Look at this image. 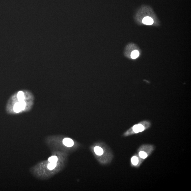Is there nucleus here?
I'll return each instance as SVG.
<instances>
[{
	"instance_id": "nucleus-3",
	"label": "nucleus",
	"mask_w": 191,
	"mask_h": 191,
	"mask_svg": "<svg viewBox=\"0 0 191 191\" xmlns=\"http://www.w3.org/2000/svg\"><path fill=\"white\" fill-rule=\"evenodd\" d=\"M154 149L153 145L151 144H143L137 150L138 154H136L139 158V167L145 159L150 155Z\"/></svg>"
},
{
	"instance_id": "nucleus-8",
	"label": "nucleus",
	"mask_w": 191,
	"mask_h": 191,
	"mask_svg": "<svg viewBox=\"0 0 191 191\" xmlns=\"http://www.w3.org/2000/svg\"><path fill=\"white\" fill-rule=\"evenodd\" d=\"M140 55L139 52L137 50H134L130 54V56L131 59H135L139 57Z\"/></svg>"
},
{
	"instance_id": "nucleus-2",
	"label": "nucleus",
	"mask_w": 191,
	"mask_h": 191,
	"mask_svg": "<svg viewBox=\"0 0 191 191\" xmlns=\"http://www.w3.org/2000/svg\"><path fill=\"white\" fill-rule=\"evenodd\" d=\"M65 156L63 154L58 162L52 161L49 158L47 160L41 161L31 167L30 172L38 179H49L62 169L64 165Z\"/></svg>"
},
{
	"instance_id": "nucleus-4",
	"label": "nucleus",
	"mask_w": 191,
	"mask_h": 191,
	"mask_svg": "<svg viewBox=\"0 0 191 191\" xmlns=\"http://www.w3.org/2000/svg\"><path fill=\"white\" fill-rule=\"evenodd\" d=\"M151 124L150 122L147 121H144L135 125L132 127L129 130H127L124 134V136H128L129 135L137 134L142 132L144 130H147L150 127Z\"/></svg>"
},
{
	"instance_id": "nucleus-6",
	"label": "nucleus",
	"mask_w": 191,
	"mask_h": 191,
	"mask_svg": "<svg viewBox=\"0 0 191 191\" xmlns=\"http://www.w3.org/2000/svg\"><path fill=\"white\" fill-rule=\"evenodd\" d=\"M142 23L146 25H150L153 24L154 23V21L153 18L147 16L143 18L142 20Z\"/></svg>"
},
{
	"instance_id": "nucleus-1",
	"label": "nucleus",
	"mask_w": 191,
	"mask_h": 191,
	"mask_svg": "<svg viewBox=\"0 0 191 191\" xmlns=\"http://www.w3.org/2000/svg\"><path fill=\"white\" fill-rule=\"evenodd\" d=\"M34 101V96L30 91H20L10 98L6 106V112L8 114L15 115L30 111Z\"/></svg>"
},
{
	"instance_id": "nucleus-5",
	"label": "nucleus",
	"mask_w": 191,
	"mask_h": 191,
	"mask_svg": "<svg viewBox=\"0 0 191 191\" xmlns=\"http://www.w3.org/2000/svg\"><path fill=\"white\" fill-rule=\"evenodd\" d=\"M139 157L135 154L131 159V162L132 166L135 168H139Z\"/></svg>"
},
{
	"instance_id": "nucleus-7",
	"label": "nucleus",
	"mask_w": 191,
	"mask_h": 191,
	"mask_svg": "<svg viewBox=\"0 0 191 191\" xmlns=\"http://www.w3.org/2000/svg\"><path fill=\"white\" fill-rule=\"evenodd\" d=\"M94 151L96 154L98 156L102 155L104 153V151L101 147L96 146L94 148Z\"/></svg>"
}]
</instances>
